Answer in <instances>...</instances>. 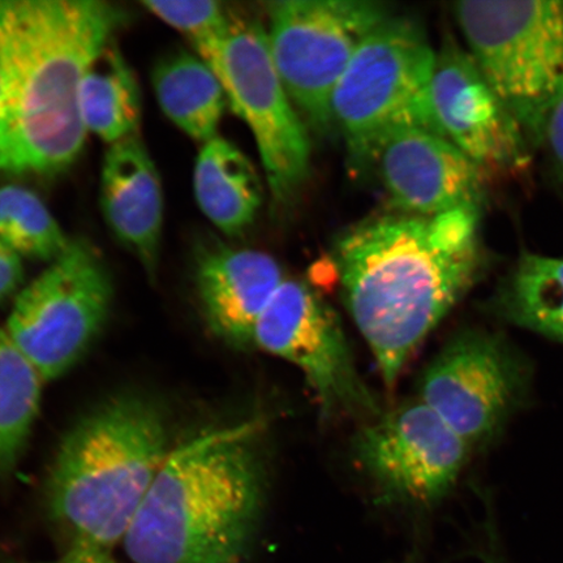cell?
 <instances>
[{
  "mask_svg": "<svg viewBox=\"0 0 563 563\" xmlns=\"http://www.w3.org/2000/svg\"><path fill=\"white\" fill-rule=\"evenodd\" d=\"M271 53L292 102L317 131L332 129V97L352 56L393 15L369 0H282L267 4Z\"/></svg>",
  "mask_w": 563,
  "mask_h": 563,
  "instance_id": "cell-8",
  "label": "cell"
},
{
  "mask_svg": "<svg viewBox=\"0 0 563 563\" xmlns=\"http://www.w3.org/2000/svg\"><path fill=\"white\" fill-rule=\"evenodd\" d=\"M471 448L418 400L368 420L355 439L358 464L397 504L431 506L453 489Z\"/></svg>",
  "mask_w": 563,
  "mask_h": 563,
  "instance_id": "cell-12",
  "label": "cell"
},
{
  "mask_svg": "<svg viewBox=\"0 0 563 563\" xmlns=\"http://www.w3.org/2000/svg\"><path fill=\"white\" fill-rule=\"evenodd\" d=\"M434 65L426 31L408 18H387L358 46L330 106L332 124L346 141L357 170H367L394 132H433L429 87Z\"/></svg>",
  "mask_w": 563,
  "mask_h": 563,
  "instance_id": "cell-5",
  "label": "cell"
},
{
  "mask_svg": "<svg viewBox=\"0 0 563 563\" xmlns=\"http://www.w3.org/2000/svg\"><path fill=\"white\" fill-rule=\"evenodd\" d=\"M80 114L88 133L109 145L137 135L143 101L135 73L114 41L90 63L79 90Z\"/></svg>",
  "mask_w": 563,
  "mask_h": 563,
  "instance_id": "cell-19",
  "label": "cell"
},
{
  "mask_svg": "<svg viewBox=\"0 0 563 563\" xmlns=\"http://www.w3.org/2000/svg\"><path fill=\"white\" fill-rule=\"evenodd\" d=\"M429 104L433 132L485 174L522 167L526 135L470 52L453 40L435 54Z\"/></svg>",
  "mask_w": 563,
  "mask_h": 563,
  "instance_id": "cell-13",
  "label": "cell"
},
{
  "mask_svg": "<svg viewBox=\"0 0 563 563\" xmlns=\"http://www.w3.org/2000/svg\"><path fill=\"white\" fill-rule=\"evenodd\" d=\"M10 563H117V561L112 558L111 552L103 551V549L82 544H69L67 552L53 561H12Z\"/></svg>",
  "mask_w": 563,
  "mask_h": 563,
  "instance_id": "cell-26",
  "label": "cell"
},
{
  "mask_svg": "<svg viewBox=\"0 0 563 563\" xmlns=\"http://www.w3.org/2000/svg\"><path fill=\"white\" fill-rule=\"evenodd\" d=\"M404 563H417V561H413L411 559L406 560Z\"/></svg>",
  "mask_w": 563,
  "mask_h": 563,
  "instance_id": "cell-27",
  "label": "cell"
},
{
  "mask_svg": "<svg viewBox=\"0 0 563 563\" xmlns=\"http://www.w3.org/2000/svg\"><path fill=\"white\" fill-rule=\"evenodd\" d=\"M101 209L112 235L154 276L164 234V189L140 133L111 144L106 152Z\"/></svg>",
  "mask_w": 563,
  "mask_h": 563,
  "instance_id": "cell-16",
  "label": "cell"
},
{
  "mask_svg": "<svg viewBox=\"0 0 563 563\" xmlns=\"http://www.w3.org/2000/svg\"><path fill=\"white\" fill-rule=\"evenodd\" d=\"M539 143L545 145L555 172L559 173L563 180V96L549 110L543 130H541Z\"/></svg>",
  "mask_w": 563,
  "mask_h": 563,
  "instance_id": "cell-25",
  "label": "cell"
},
{
  "mask_svg": "<svg viewBox=\"0 0 563 563\" xmlns=\"http://www.w3.org/2000/svg\"><path fill=\"white\" fill-rule=\"evenodd\" d=\"M253 347L295 365L325 417L383 413L355 367L335 312L305 282L285 279L257 321Z\"/></svg>",
  "mask_w": 563,
  "mask_h": 563,
  "instance_id": "cell-10",
  "label": "cell"
},
{
  "mask_svg": "<svg viewBox=\"0 0 563 563\" xmlns=\"http://www.w3.org/2000/svg\"><path fill=\"white\" fill-rule=\"evenodd\" d=\"M197 206L228 236H239L255 222L263 203L256 168L231 141L217 136L202 144L194 170Z\"/></svg>",
  "mask_w": 563,
  "mask_h": 563,
  "instance_id": "cell-17",
  "label": "cell"
},
{
  "mask_svg": "<svg viewBox=\"0 0 563 563\" xmlns=\"http://www.w3.org/2000/svg\"><path fill=\"white\" fill-rule=\"evenodd\" d=\"M454 13L492 88L539 141L563 96V0H470Z\"/></svg>",
  "mask_w": 563,
  "mask_h": 563,
  "instance_id": "cell-6",
  "label": "cell"
},
{
  "mask_svg": "<svg viewBox=\"0 0 563 563\" xmlns=\"http://www.w3.org/2000/svg\"><path fill=\"white\" fill-rule=\"evenodd\" d=\"M152 86L161 110L188 137L206 144L218 136L229 100L214 70L199 55L164 56L153 68Z\"/></svg>",
  "mask_w": 563,
  "mask_h": 563,
  "instance_id": "cell-18",
  "label": "cell"
},
{
  "mask_svg": "<svg viewBox=\"0 0 563 563\" xmlns=\"http://www.w3.org/2000/svg\"><path fill=\"white\" fill-rule=\"evenodd\" d=\"M170 438L164 408L136 393L104 399L75 422L46 483L47 511L70 544H123L173 452Z\"/></svg>",
  "mask_w": 563,
  "mask_h": 563,
  "instance_id": "cell-4",
  "label": "cell"
},
{
  "mask_svg": "<svg viewBox=\"0 0 563 563\" xmlns=\"http://www.w3.org/2000/svg\"><path fill=\"white\" fill-rule=\"evenodd\" d=\"M112 297L103 258L79 239L18 294L4 330L44 382L52 383L93 346L109 320Z\"/></svg>",
  "mask_w": 563,
  "mask_h": 563,
  "instance_id": "cell-7",
  "label": "cell"
},
{
  "mask_svg": "<svg viewBox=\"0 0 563 563\" xmlns=\"http://www.w3.org/2000/svg\"><path fill=\"white\" fill-rule=\"evenodd\" d=\"M195 282L211 332L232 347L250 349L257 321L285 277L267 253L216 242L197 252Z\"/></svg>",
  "mask_w": 563,
  "mask_h": 563,
  "instance_id": "cell-15",
  "label": "cell"
},
{
  "mask_svg": "<svg viewBox=\"0 0 563 563\" xmlns=\"http://www.w3.org/2000/svg\"><path fill=\"white\" fill-rule=\"evenodd\" d=\"M44 378L0 328V475L23 456L38 419Z\"/></svg>",
  "mask_w": 563,
  "mask_h": 563,
  "instance_id": "cell-21",
  "label": "cell"
},
{
  "mask_svg": "<svg viewBox=\"0 0 563 563\" xmlns=\"http://www.w3.org/2000/svg\"><path fill=\"white\" fill-rule=\"evenodd\" d=\"M488 563H497L495 560H489Z\"/></svg>",
  "mask_w": 563,
  "mask_h": 563,
  "instance_id": "cell-28",
  "label": "cell"
},
{
  "mask_svg": "<svg viewBox=\"0 0 563 563\" xmlns=\"http://www.w3.org/2000/svg\"><path fill=\"white\" fill-rule=\"evenodd\" d=\"M492 306L512 325L563 343V257L526 253Z\"/></svg>",
  "mask_w": 563,
  "mask_h": 563,
  "instance_id": "cell-20",
  "label": "cell"
},
{
  "mask_svg": "<svg viewBox=\"0 0 563 563\" xmlns=\"http://www.w3.org/2000/svg\"><path fill=\"white\" fill-rule=\"evenodd\" d=\"M208 66L255 136L274 197L291 199L308 178L311 143L274 65L263 25L231 16L220 52Z\"/></svg>",
  "mask_w": 563,
  "mask_h": 563,
  "instance_id": "cell-9",
  "label": "cell"
},
{
  "mask_svg": "<svg viewBox=\"0 0 563 563\" xmlns=\"http://www.w3.org/2000/svg\"><path fill=\"white\" fill-rule=\"evenodd\" d=\"M527 372L498 335L467 330L429 364L420 399L471 450L495 439L525 397Z\"/></svg>",
  "mask_w": 563,
  "mask_h": 563,
  "instance_id": "cell-11",
  "label": "cell"
},
{
  "mask_svg": "<svg viewBox=\"0 0 563 563\" xmlns=\"http://www.w3.org/2000/svg\"><path fill=\"white\" fill-rule=\"evenodd\" d=\"M335 263L352 320L393 387L477 279L478 208L371 218L336 243Z\"/></svg>",
  "mask_w": 563,
  "mask_h": 563,
  "instance_id": "cell-1",
  "label": "cell"
},
{
  "mask_svg": "<svg viewBox=\"0 0 563 563\" xmlns=\"http://www.w3.org/2000/svg\"><path fill=\"white\" fill-rule=\"evenodd\" d=\"M0 241L23 258L48 264L73 242L44 201L16 185L0 187Z\"/></svg>",
  "mask_w": 563,
  "mask_h": 563,
  "instance_id": "cell-22",
  "label": "cell"
},
{
  "mask_svg": "<svg viewBox=\"0 0 563 563\" xmlns=\"http://www.w3.org/2000/svg\"><path fill=\"white\" fill-rule=\"evenodd\" d=\"M152 15L185 34L196 54L209 63L220 52L230 26V12L214 0H145Z\"/></svg>",
  "mask_w": 563,
  "mask_h": 563,
  "instance_id": "cell-23",
  "label": "cell"
},
{
  "mask_svg": "<svg viewBox=\"0 0 563 563\" xmlns=\"http://www.w3.org/2000/svg\"><path fill=\"white\" fill-rule=\"evenodd\" d=\"M25 280L24 258L0 241V305L16 298Z\"/></svg>",
  "mask_w": 563,
  "mask_h": 563,
  "instance_id": "cell-24",
  "label": "cell"
},
{
  "mask_svg": "<svg viewBox=\"0 0 563 563\" xmlns=\"http://www.w3.org/2000/svg\"><path fill=\"white\" fill-rule=\"evenodd\" d=\"M372 166L391 206L420 217L478 208L487 176L448 140L421 129L394 132L379 145Z\"/></svg>",
  "mask_w": 563,
  "mask_h": 563,
  "instance_id": "cell-14",
  "label": "cell"
},
{
  "mask_svg": "<svg viewBox=\"0 0 563 563\" xmlns=\"http://www.w3.org/2000/svg\"><path fill=\"white\" fill-rule=\"evenodd\" d=\"M258 426L173 449L123 540L133 563H245L262 518Z\"/></svg>",
  "mask_w": 563,
  "mask_h": 563,
  "instance_id": "cell-3",
  "label": "cell"
},
{
  "mask_svg": "<svg viewBox=\"0 0 563 563\" xmlns=\"http://www.w3.org/2000/svg\"><path fill=\"white\" fill-rule=\"evenodd\" d=\"M124 21L102 0H0V178L54 176L79 159L80 84Z\"/></svg>",
  "mask_w": 563,
  "mask_h": 563,
  "instance_id": "cell-2",
  "label": "cell"
}]
</instances>
